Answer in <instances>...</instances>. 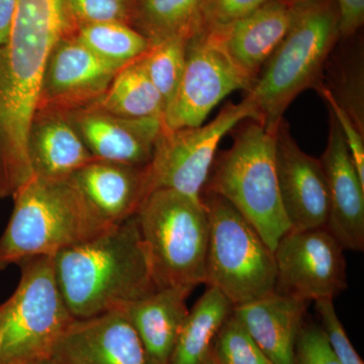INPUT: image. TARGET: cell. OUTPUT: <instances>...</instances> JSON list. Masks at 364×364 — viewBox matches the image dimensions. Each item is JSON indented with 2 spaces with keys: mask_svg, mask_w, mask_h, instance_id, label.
<instances>
[{
  "mask_svg": "<svg viewBox=\"0 0 364 364\" xmlns=\"http://www.w3.org/2000/svg\"><path fill=\"white\" fill-rule=\"evenodd\" d=\"M252 86L228 55L219 30L202 26L186 44L181 85L165 111L163 126L170 130L200 126L228 95L248 92Z\"/></svg>",
  "mask_w": 364,
  "mask_h": 364,
  "instance_id": "9",
  "label": "cell"
},
{
  "mask_svg": "<svg viewBox=\"0 0 364 364\" xmlns=\"http://www.w3.org/2000/svg\"><path fill=\"white\" fill-rule=\"evenodd\" d=\"M135 0H62L66 36L83 26L102 23L130 26Z\"/></svg>",
  "mask_w": 364,
  "mask_h": 364,
  "instance_id": "27",
  "label": "cell"
},
{
  "mask_svg": "<svg viewBox=\"0 0 364 364\" xmlns=\"http://www.w3.org/2000/svg\"><path fill=\"white\" fill-rule=\"evenodd\" d=\"M72 36L100 58L122 68L151 47L149 41L126 23H95L78 28Z\"/></svg>",
  "mask_w": 364,
  "mask_h": 364,
  "instance_id": "24",
  "label": "cell"
},
{
  "mask_svg": "<svg viewBox=\"0 0 364 364\" xmlns=\"http://www.w3.org/2000/svg\"><path fill=\"white\" fill-rule=\"evenodd\" d=\"M140 58L117 72L105 95L90 107L114 116L153 117L163 122L164 102L148 77Z\"/></svg>",
  "mask_w": 364,
  "mask_h": 364,
  "instance_id": "23",
  "label": "cell"
},
{
  "mask_svg": "<svg viewBox=\"0 0 364 364\" xmlns=\"http://www.w3.org/2000/svg\"><path fill=\"white\" fill-rule=\"evenodd\" d=\"M207 0H135L130 26L151 46L176 37L191 38L203 26Z\"/></svg>",
  "mask_w": 364,
  "mask_h": 364,
  "instance_id": "22",
  "label": "cell"
},
{
  "mask_svg": "<svg viewBox=\"0 0 364 364\" xmlns=\"http://www.w3.org/2000/svg\"><path fill=\"white\" fill-rule=\"evenodd\" d=\"M234 308L219 289L208 287L189 311L168 364L205 363L218 333Z\"/></svg>",
  "mask_w": 364,
  "mask_h": 364,
  "instance_id": "21",
  "label": "cell"
},
{
  "mask_svg": "<svg viewBox=\"0 0 364 364\" xmlns=\"http://www.w3.org/2000/svg\"><path fill=\"white\" fill-rule=\"evenodd\" d=\"M213 352L220 364H274L233 314L218 333Z\"/></svg>",
  "mask_w": 364,
  "mask_h": 364,
  "instance_id": "28",
  "label": "cell"
},
{
  "mask_svg": "<svg viewBox=\"0 0 364 364\" xmlns=\"http://www.w3.org/2000/svg\"><path fill=\"white\" fill-rule=\"evenodd\" d=\"M272 0H207L203 26L219 28L240 20Z\"/></svg>",
  "mask_w": 364,
  "mask_h": 364,
  "instance_id": "32",
  "label": "cell"
},
{
  "mask_svg": "<svg viewBox=\"0 0 364 364\" xmlns=\"http://www.w3.org/2000/svg\"><path fill=\"white\" fill-rule=\"evenodd\" d=\"M289 4H291V6H296V4H305L306 1H310V0H287Z\"/></svg>",
  "mask_w": 364,
  "mask_h": 364,
  "instance_id": "36",
  "label": "cell"
},
{
  "mask_svg": "<svg viewBox=\"0 0 364 364\" xmlns=\"http://www.w3.org/2000/svg\"><path fill=\"white\" fill-rule=\"evenodd\" d=\"M340 38L336 0L294 6L287 35L246 95L267 133L275 134L284 112L301 92L322 83L323 71Z\"/></svg>",
  "mask_w": 364,
  "mask_h": 364,
  "instance_id": "3",
  "label": "cell"
},
{
  "mask_svg": "<svg viewBox=\"0 0 364 364\" xmlns=\"http://www.w3.org/2000/svg\"><path fill=\"white\" fill-rule=\"evenodd\" d=\"M296 364H341L320 326L304 322L296 342Z\"/></svg>",
  "mask_w": 364,
  "mask_h": 364,
  "instance_id": "31",
  "label": "cell"
},
{
  "mask_svg": "<svg viewBox=\"0 0 364 364\" xmlns=\"http://www.w3.org/2000/svg\"><path fill=\"white\" fill-rule=\"evenodd\" d=\"M203 191L231 203L273 251L291 229L277 183L275 134L258 122L244 124L232 147L215 156Z\"/></svg>",
  "mask_w": 364,
  "mask_h": 364,
  "instance_id": "5",
  "label": "cell"
},
{
  "mask_svg": "<svg viewBox=\"0 0 364 364\" xmlns=\"http://www.w3.org/2000/svg\"><path fill=\"white\" fill-rule=\"evenodd\" d=\"M188 289H157L122 306L135 328L152 364H168L189 310Z\"/></svg>",
  "mask_w": 364,
  "mask_h": 364,
  "instance_id": "19",
  "label": "cell"
},
{
  "mask_svg": "<svg viewBox=\"0 0 364 364\" xmlns=\"http://www.w3.org/2000/svg\"><path fill=\"white\" fill-rule=\"evenodd\" d=\"M340 14V35L350 38L364 21V0H336Z\"/></svg>",
  "mask_w": 364,
  "mask_h": 364,
  "instance_id": "33",
  "label": "cell"
},
{
  "mask_svg": "<svg viewBox=\"0 0 364 364\" xmlns=\"http://www.w3.org/2000/svg\"><path fill=\"white\" fill-rule=\"evenodd\" d=\"M275 169L280 200L291 229L325 227L329 193L322 163L301 149L284 119L275 132Z\"/></svg>",
  "mask_w": 364,
  "mask_h": 364,
  "instance_id": "12",
  "label": "cell"
},
{
  "mask_svg": "<svg viewBox=\"0 0 364 364\" xmlns=\"http://www.w3.org/2000/svg\"><path fill=\"white\" fill-rule=\"evenodd\" d=\"M334 58L331 85H326L340 107L364 134V55L363 47Z\"/></svg>",
  "mask_w": 364,
  "mask_h": 364,
  "instance_id": "25",
  "label": "cell"
},
{
  "mask_svg": "<svg viewBox=\"0 0 364 364\" xmlns=\"http://www.w3.org/2000/svg\"><path fill=\"white\" fill-rule=\"evenodd\" d=\"M294 7L287 0H272L240 20L217 28L230 58L253 85L287 35Z\"/></svg>",
  "mask_w": 364,
  "mask_h": 364,
  "instance_id": "16",
  "label": "cell"
},
{
  "mask_svg": "<svg viewBox=\"0 0 364 364\" xmlns=\"http://www.w3.org/2000/svg\"><path fill=\"white\" fill-rule=\"evenodd\" d=\"M329 135L320 161L329 193L330 232L345 250H364V181L349 153L343 134L329 111Z\"/></svg>",
  "mask_w": 364,
  "mask_h": 364,
  "instance_id": "15",
  "label": "cell"
},
{
  "mask_svg": "<svg viewBox=\"0 0 364 364\" xmlns=\"http://www.w3.org/2000/svg\"><path fill=\"white\" fill-rule=\"evenodd\" d=\"M33 174L41 178H70L95 157L63 112L37 111L28 133Z\"/></svg>",
  "mask_w": 364,
  "mask_h": 364,
  "instance_id": "18",
  "label": "cell"
},
{
  "mask_svg": "<svg viewBox=\"0 0 364 364\" xmlns=\"http://www.w3.org/2000/svg\"><path fill=\"white\" fill-rule=\"evenodd\" d=\"M43 364H59V363H57L56 361H54L52 359V360L47 361V363H43Z\"/></svg>",
  "mask_w": 364,
  "mask_h": 364,
  "instance_id": "37",
  "label": "cell"
},
{
  "mask_svg": "<svg viewBox=\"0 0 364 364\" xmlns=\"http://www.w3.org/2000/svg\"><path fill=\"white\" fill-rule=\"evenodd\" d=\"M318 95L325 100L329 107V111L336 119L340 130L343 134L345 142L348 147L349 153L353 160L355 168L361 181H364V134L359 131L351 117L342 109L338 102L334 100L331 92L324 83H320L316 88Z\"/></svg>",
  "mask_w": 364,
  "mask_h": 364,
  "instance_id": "30",
  "label": "cell"
},
{
  "mask_svg": "<svg viewBox=\"0 0 364 364\" xmlns=\"http://www.w3.org/2000/svg\"><path fill=\"white\" fill-rule=\"evenodd\" d=\"M345 249L327 227L289 229L274 251V293L310 301L334 299L347 289Z\"/></svg>",
  "mask_w": 364,
  "mask_h": 364,
  "instance_id": "10",
  "label": "cell"
},
{
  "mask_svg": "<svg viewBox=\"0 0 364 364\" xmlns=\"http://www.w3.org/2000/svg\"><path fill=\"white\" fill-rule=\"evenodd\" d=\"M65 114L95 159L134 167L149 164L163 128L161 119L114 116L91 107Z\"/></svg>",
  "mask_w": 364,
  "mask_h": 364,
  "instance_id": "14",
  "label": "cell"
},
{
  "mask_svg": "<svg viewBox=\"0 0 364 364\" xmlns=\"http://www.w3.org/2000/svg\"><path fill=\"white\" fill-rule=\"evenodd\" d=\"M249 119L259 123V114L245 97L228 104L212 122L191 128L170 130L163 126L152 159L145 167L147 196L156 189H173L200 200L218 146L226 134Z\"/></svg>",
  "mask_w": 364,
  "mask_h": 364,
  "instance_id": "8",
  "label": "cell"
},
{
  "mask_svg": "<svg viewBox=\"0 0 364 364\" xmlns=\"http://www.w3.org/2000/svg\"><path fill=\"white\" fill-rule=\"evenodd\" d=\"M16 6L18 0H0V46L9 41Z\"/></svg>",
  "mask_w": 364,
  "mask_h": 364,
  "instance_id": "34",
  "label": "cell"
},
{
  "mask_svg": "<svg viewBox=\"0 0 364 364\" xmlns=\"http://www.w3.org/2000/svg\"><path fill=\"white\" fill-rule=\"evenodd\" d=\"M2 308H4V305H0V315H1V312H2Z\"/></svg>",
  "mask_w": 364,
  "mask_h": 364,
  "instance_id": "38",
  "label": "cell"
},
{
  "mask_svg": "<svg viewBox=\"0 0 364 364\" xmlns=\"http://www.w3.org/2000/svg\"><path fill=\"white\" fill-rule=\"evenodd\" d=\"M20 284L2 303L0 364H43L52 360L57 344L74 318L55 279L53 257L20 264Z\"/></svg>",
  "mask_w": 364,
  "mask_h": 364,
  "instance_id": "7",
  "label": "cell"
},
{
  "mask_svg": "<svg viewBox=\"0 0 364 364\" xmlns=\"http://www.w3.org/2000/svg\"><path fill=\"white\" fill-rule=\"evenodd\" d=\"M59 364H152L123 311L74 318L55 349Z\"/></svg>",
  "mask_w": 364,
  "mask_h": 364,
  "instance_id": "13",
  "label": "cell"
},
{
  "mask_svg": "<svg viewBox=\"0 0 364 364\" xmlns=\"http://www.w3.org/2000/svg\"><path fill=\"white\" fill-rule=\"evenodd\" d=\"M315 306L322 322L321 328L340 363L364 364L345 332L343 325L335 311L333 299H318L315 301Z\"/></svg>",
  "mask_w": 364,
  "mask_h": 364,
  "instance_id": "29",
  "label": "cell"
},
{
  "mask_svg": "<svg viewBox=\"0 0 364 364\" xmlns=\"http://www.w3.org/2000/svg\"><path fill=\"white\" fill-rule=\"evenodd\" d=\"M136 215L156 289L205 284L210 222L202 198L156 189Z\"/></svg>",
  "mask_w": 364,
  "mask_h": 364,
  "instance_id": "4",
  "label": "cell"
},
{
  "mask_svg": "<svg viewBox=\"0 0 364 364\" xmlns=\"http://www.w3.org/2000/svg\"><path fill=\"white\" fill-rule=\"evenodd\" d=\"M200 198L210 222L205 284L234 306L274 293V252L257 230L221 196L203 191Z\"/></svg>",
  "mask_w": 364,
  "mask_h": 364,
  "instance_id": "6",
  "label": "cell"
},
{
  "mask_svg": "<svg viewBox=\"0 0 364 364\" xmlns=\"http://www.w3.org/2000/svg\"><path fill=\"white\" fill-rule=\"evenodd\" d=\"M203 364H220L218 363L217 358H215V356L214 355V352H210V355L208 356V358L205 359V363Z\"/></svg>",
  "mask_w": 364,
  "mask_h": 364,
  "instance_id": "35",
  "label": "cell"
},
{
  "mask_svg": "<svg viewBox=\"0 0 364 364\" xmlns=\"http://www.w3.org/2000/svg\"><path fill=\"white\" fill-rule=\"evenodd\" d=\"M53 261L57 287L75 318L119 310L157 291L136 215Z\"/></svg>",
  "mask_w": 364,
  "mask_h": 364,
  "instance_id": "1",
  "label": "cell"
},
{
  "mask_svg": "<svg viewBox=\"0 0 364 364\" xmlns=\"http://www.w3.org/2000/svg\"><path fill=\"white\" fill-rule=\"evenodd\" d=\"M14 208L0 237V270L90 241L114 224L93 207L73 178L33 176L13 196Z\"/></svg>",
  "mask_w": 364,
  "mask_h": 364,
  "instance_id": "2",
  "label": "cell"
},
{
  "mask_svg": "<svg viewBox=\"0 0 364 364\" xmlns=\"http://www.w3.org/2000/svg\"><path fill=\"white\" fill-rule=\"evenodd\" d=\"M309 303L269 294L235 306L233 315L274 364H296V342L305 322Z\"/></svg>",
  "mask_w": 364,
  "mask_h": 364,
  "instance_id": "17",
  "label": "cell"
},
{
  "mask_svg": "<svg viewBox=\"0 0 364 364\" xmlns=\"http://www.w3.org/2000/svg\"><path fill=\"white\" fill-rule=\"evenodd\" d=\"M72 178L93 207L112 224L135 215L147 196L145 167L95 160Z\"/></svg>",
  "mask_w": 364,
  "mask_h": 364,
  "instance_id": "20",
  "label": "cell"
},
{
  "mask_svg": "<svg viewBox=\"0 0 364 364\" xmlns=\"http://www.w3.org/2000/svg\"><path fill=\"white\" fill-rule=\"evenodd\" d=\"M188 39L186 37L172 38L151 46L140 58L148 77L161 95L165 111L176 97L181 85Z\"/></svg>",
  "mask_w": 364,
  "mask_h": 364,
  "instance_id": "26",
  "label": "cell"
},
{
  "mask_svg": "<svg viewBox=\"0 0 364 364\" xmlns=\"http://www.w3.org/2000/svg\"><path fill=\"white\" fill-rule=\"evenodd\" d=\"M121 69L100 58L74 36H64L48 58L37 111L66 114L90 107L105 95Z\"/></svg>",
  "mask_w": 364,
  "mask_h": 364,
  "instance_id": "11",
  "label": "cell"
}]
</instances>
